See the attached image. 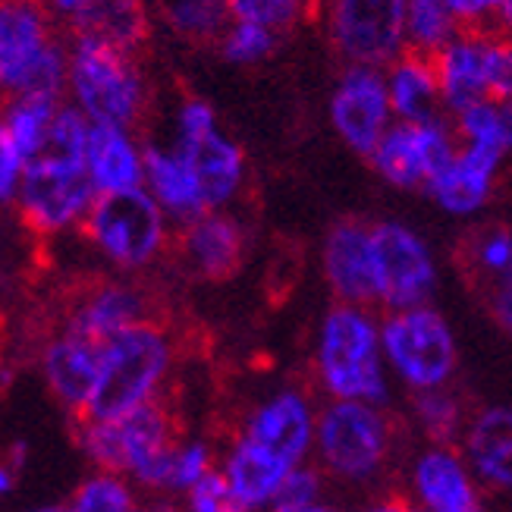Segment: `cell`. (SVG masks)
<instances>
[{
  "label": "cell",
  "mask_w": 512,
  "mask_h": 512,
  "mask_svg": "<svg viewBox=\"0 0 512 512\" xmlns=\"http://www.w3.org/2000/svg\"><path fill=\"white\" fill-rule=\"evenodd\" d=\"M318 406L302 387H277L242 415L233 440L220 456L246 512H267L286 475L315 456Z\"/></svg>",
  "instance_id": "6da1fadb"
},
{
  "label": "cell",
  "mask_w": 512,
  "mask_h": 512,
  "mask_svg": "<svg viewBox=\"0 0 512 512\" xmlns=\"http://www.w3.org/2000/svg\"><path fill=\"white\" fill-rule=\"evenodd\" d=\"M88 123L73 104H63L38 151L26 161L19 214L38 236H57L85 224L98 189L88 176Z\"/></svg>",
  "instance_id": "7a4b0ae2"
},
{
  "label": "cell",
  "mask_w": 512,
  "mask_h": 512,
  "mask_svg": "<svg viewBox=\"0 0 512 512\" xmlns=\"http://www.w3.org/2000/svg\"><path fill=\"white\" fill-rule=\"evenodd\" d=\"M311 371L327 399L384 406L393 390L387 368L381 318L368 305L333 302L315 330Z\"/></svg>",
  "instance_id": "3957f363"
},
{
  "label": "cell",
  "mask_w": 512,
  "mask_h": 512,
  "mask_svg": "<svg viewBox=\"0 0 512 512\" xmlns=\"http://www.w3.org/2000/svg\"><path fill=\"white\" fill-rule=\"evenodd\" d=\"M73 425L79 450L95 469L126 475L151 497H170L173 459L183 437L164 399L123 418H76Z\"/></svg>",
  "instance_id": "277c9868"
},
{
  "label": "cell",
  "mask_w": 512,
  "mask_h": 512,
  "mask_svg": "<svg viewBox=\"0 0 512 512\" xmlns=\"http://www.w3.org/2000/svg\"><path fill=\"white\" fill-rule=\"evenodd\" d=\"M176 365V340L158 321L148 318L117 333L101 346V377L82 418H123L142 406L161 403V393Z\"/></svg>",
  "instance_id": "5b68a950"
},
{
  "label": "cell",
  "mask_w": 512,
  "mask_h": 512,
  "mask_svg": "<svg viewBox=\"0 0 512 512\" xmlns=\"http://www.w3.org/2000/svg\"><path fill=\"white\" fill-rule=\"evenodd\" d=\"M51 16L44 0H0V95H66L70 44Z\"/></svg>",
  "instance_id": "8992f818"
},
{
  "label": "cell",
  "mask_w": 512,
  "mask_h": 512,
  "mask_svg": "<svg viewBox=\"0 0 512 512\" xmlns=\"http://www.w3.org/2000/svg\"><path fill=\"white\" fill-rule=\"evenodd\" d=\"M396 447L393 421L377 403L327 399L318 406L315 465L340 484H371L384 475Z\"/></svg>",
  "instance_id": "52a82bcc"
},
{
  "label": "cell",
  "mask_w": 512,
  "mask_h": 512,
  "mask_svg": "<svg viewBox=\"0 0 512 512\" xmlns=\"http://www.w3.org/2000/svg\"><path fill=\"white\" fill-rule=\"evenodd\" d=\"M66 95L88 123L123 126L132 132L148 110V82L136 57L79 35L70 41Z\"/></svg>",
  "instance_id": "ba28073f"
},
{
  "label": "cell",
  "mask_w": 512,
  "mask_h": 512,
  "mask_svg": "<svg viewBox=\"0 0 512 512\" xmlns=\"http://www.w3.org/2000/svg\"><path fill=\"white\" fill-rule=\"evenodd\" d=\"M381 340L390 377L409 393L443 390L453 384L459 371V343L447 315L431 302L384 311Z\"/></svg>",
  "instance_id": "9c48e42d"
},
{
  "label": "cell",
  "mask_w": 512,
  "mask_h": 512,
  "mask_svg": "<svg viewBox=\"0 0 512 512\" xmlns=\"http://www.w3.org/2000/svg\"><path fill=\"white\" fill-rule=\"evenodd\" d=\"M173 220L154 202L145 186L98 195L85 224V239L117 271L136 274L158 261L170 246Z\"/></svg>",
  "instance_id": "30bf717a"
},
{
  "label": "cell",
  "mask_w": 512,
  "mask_h": 512,
  "mask_svg": "<svg viewBox=\"0 0 512 512\" xmlns=\"http://www.w3.org/2000/svg\"><path fill=\"white\" fill-rule=\"evenodd\" d=\"M318 16L343 66L387 70L409 51L406 0H318Z\"/></svg>",
  "instance_id": "8fae6325"
},
{
  "label": "cell",
  "mask_w": 512,
  "mask_h": 512,
  "mask_svg": "<svg viewBox=\"0 0 512 512\" xmlns=\"http://www.w3.org/2000/svg\"><path fill=\"white\" fill-rule=\"evenodd\" d=\"M374 267H377V308L403 311L428 305L440 283L437 258L428 239L399 220L371 224Z\"/></svg>",
  "instance_id": "7c38bea8"
},
{
  "label": "cell",
  "mask_w": 512,
  "mask_h": 512,
  "mask_svg": "<svg viewBox=\"0 0 512 512\" xmlns=\"http://www.w3.org/2000/svg\"><path fill=\"white\" fill-rule=\"evenodd\" d=\"M459 151V136L450 117L431 123H393L377 142L371 167L381 180L403 192H425L434 176L447 167Z\"/></svg>",
  "instance_id": "4fadbf2b"
},
{
  "label": "cell",
  "mask_w": 512,
  "mask_h": 512,
  "mask_svg": "<svg viewBox=\"0 0 512 512\" xmlns=\"http://www.w3.org/2000/svg\"><path fill=\"white\" fill-rule=\"evenodd\" d=\"M330 126L337 129L343 145L371 158L377 142L387 136V129L396 123L390 88H387V70H374V66H343V73L330 92Z\"/></svg>",
  "instance_id": "5bb4252c"
},
{
  "label": "cell",
  "mask_w": 512,
  "mask_h": 512,
  "mask_svg": "<svg viewBox=\"0 0 512 512\" xmlns=\"http://www.w3.org/2000/svg\"><path fill=\"white\" fill-rule=\"evenodd\" d=\"M481 487L459 447L428 443L409 462V500L421 512H487Z\"/></svg>",
  "instance_id": "9a60e30c"
},
{
  "label": "cell",
  "mask_w": 512,
  "mask_h": 512,
  "mask_svg": "<svg viewBox=\"0 0 512 512\" xmlns=\"http://www.w3.org/2000/svg\"><path fill=\"white\" fill-rule=\"evenodd\" d=\"M321 274L343 305H368L377 308V267H374V242L371 224L365 220H337L321 246Z\"/></svg>",
  "instance_id": "2e32d148"
},
{
  "label": "cell",
  "mask_w": 512,
  "mask_h": 512,
  "mask_svg": "<svg viewBox=\"0 0 512 512\" xmlns=\"http://www.w3.org/2000/svg\"><path fill=\"white\" fill-rule=\"evenodd\" d=\"M41 377L51 396L76 418L88 412L101 377V343L85 340L79 333L57 327L38 352Z\"/></svg>",
  "instance_id": "e0dca14e"
},
{
  "label": "cell",
  "mask_w": 512,
  "mask_h": 512,
  "mask_svg": "<svg viewBox=\"0 0 512 512\" xmlns=\"http://www.w3.org/2000/svg\"><path fill=\"white\" fill-rule=\"evenodd\" d=\"M148 318H151V299L142 286L129 280H101L95 286L82 289L70 302L60 327L104 346L107 340H114L117 333L136 327Z\"/></svg>",
  "instance_id": "ac0fdd59"
},
{
  "label": "cell",
  "mask_w": 512,
  "mask_h": 512,
  "mask_svg": "<svg viewBox=\"0 0 512 512\" xmlns=\"http://www.w3.org/2000/svg\"><path fill=\"white\" fill-rule=\"evenodd\" d=\"M183 267L198 280H230L249 252V233L230 211H208L176 233Z\"/></svg>",
  "instance_id": "d6986e66"
},
{
  "label": "cell",
  "mask_w": 512,
  "mask_h": 512,
  "mask_svg": "<svg viewBox=\"0 0 512 512\" xmlns=\"http://www.w3.org/2000/svg\"><path fill=\"white\" fill-rule=\"evenodd\" d=\"M506 154L491 148H472L462 145L456 158L443 167L434 180L428 183V198L450 217H475L491 205V198L500 183Z\"/></svg>",
  "instance_id": "ffe728a7"
},
{
  "label": "cell",
  "mask_w": 512,
  "mask_h": 512,
  "mask_svg": "<svg viewBox=\"0 0 512 512\" xmlns=\"http://www.w3.org/2000/svg\"><path fill=\"white\" fill-rule=\"evenodd\" d=\"M170 145L195 170L208 211H230V205L246 189V176H249V161L242 145L230 139L220 126L192 139H173Z\"/></svg>",
  "instance_id": "44dd1931"
},
{
  "label": "cell",
  "mask_w": 512,
  "mask_h": 512,
  "mask_svg": "<svg viewBox=\"0 0 512 512\" xmlns=\"http://www.w3.org/2000/svg\"><path fill=\"white\" fill-rule=\"evenodd\" d=\"M459 450L484 487L512 494V406H484L472 412Z\"/></svg>",
  "instance_id": "7402d4cb"
},
{
  "label": "cell",
  "mask_w": 512,
  "mask_h": 512,
  "mask_svg": "<svg viewBox=\"0 0 512 512\" xmlns=\"http://www.w3.org/2000/svg\"><path fill=\"white\" fill-rule=\"evenodd\" d=\"M434 66L443 110L450 117L478 101H491V92H487V29H462L434 57Z\"/></svg>",
  "instance_id": "603a6c76"
},
{
  "label": "cell",
  "mask_w": 512,
  "mask_h": 512,
  "mask_svg": "<svg viewBox=\"0 0 512 512\" xmlns=\"http://www.w3.org/2000/svg\"><path fill=\"white\" fill-rule=\"evenodd\" d=\"M145 189L176 227H186L195 217L208 214L195 170L173 145L145 142Z\"/></svg>",
  "instance_id": "cb8c5ba5"
},
{
  "label": "cell",
  "mask_w": 512,
  "mask_h": 512,
  "mask_svg": "<svg viewBox=\"0 0 512 512\" xmlns=\"http://www.w3.org/2000/svg\"><path fill=\"white\" fill-rule=\"evenodd\" d=\"M85 164L98 195L145 186V142H139L132 129L92 123Z\"/></svg>",
  "instance_id": "d4e9b609"
},
{
  "label": "cell",
  "mask_w": 512,
  "mask_h": 512,
  "mask_svg": "<svg viewBox=\"0 0 512 512\" xmlns=\"http://www.w3.org/2000/svg\"><path fill=\"white\" fill-rule=\"evenodd\" d=\"M73 35L101 41L107 48L136 57L151 35L145 0H92L70 19Z\"/></svg>",
  "instance_id": "484cf974"
},
{
  "label": "cell",
  "mask_w": 512,
  "mask_h": 512,
  "mask_svg": "<svg viewBox=\"0 0 512 512\" xmlns=\"http://www.w3.org/2000/svg\"><path fill=\"white\" fill-rule=\"evenodd\" d=\"M387 88L393 117L399 123H431L437 117H450L443 110L437 66L431 57L406 51L396 63L387 66Z\"/></svg>",
  "instance_id": "4316f807"
},
{
  "label": "cell",
  "mask_w": 512,
  "mask_h": 512,
  "mask_svg": "<svg viewBox=\"0 0 512 512\" xmlns=\"http://www.w3.org/2000/svg\"><path fill=\"white\" fill-rule=\"evenodd\" d=\"M158 7L170 32L192 44H217L233 22L227 0H158Z\"/></svg>",
  "instance_id": "83f0119b"
},
{
  "label": "cell",
  "mask_w": 512,
  "mask_h": 512,
  "mask_svg": "<svg viewBox=\"0 0 512 512\" xmlns=\"http://www.w3.org/2000/svg\"><path fill=\"white\" fill-rule=\"evenodd\" d=\"M465 421L462 399L450 390H428V393H412V425L428 443H443V447H459Z\"/></svg>",
  "instance_id": "f1b7e54d"
},
{
  "label": "cell",
  "mask_w": 512,
  "mask_h": 512,
  "mask_svg": "<svg viewBox=\"0 0 512 512\" xmlns=\"http://www.w3.org/2000/svg\"><path fill=\"white\" fill-rule=\"evenodd\" d=\"M462 32L447 0H406V44L412 54L437 57Z\"/></svg>",
  "instance_id": "f546056e"
},
{
  "label": "cell",
  "mask_w": 512,
  "mask_h": 512,
  "mask_svg": "<svg viewBox=\"0 0 512 512\" xmlns=\"http://www.w3.org/2000/svg\"><path fill=\"white\" fill-rule=\"evenodd\" d=\"M60 107H63V98H48V95H16L7 101L0 117H4L10 136L19 145L26 161L38 151L44 136H48V129L57 120Z\"/></svg>",
  "instance_id": "4dcf8cb0"
},
{
  "label": "cell",
  "mask_w": 512,
  "mask_h": 512,
  "mask_svg": "<svg viewBox=\"0 0 512 512\" xmlns=\"http://www.w3.org/2000/svg\"><path fill=\"white\" fill-rule=\"evenodd\" d=\"M139 500V487L126 475L95 469L76 487L73 500L66 506L70 512H132Z\"/></svg>",
  "instance_id": "1f68e13d"
},
{
  "label": "cell",
  "mask_w": 512,
  "mask_h": 512,
  "mask_svg": "<svg viewBox=\"0 0 512 512\" xmlns=\"http://www.w3.org/2000/svg\"><path fill=\"white\" fill-rule=\"evenodd\" d=\"M233 22H252V26L271 29L277 35L293 32L308 16H318L305 0H227Z\"/></svg>",
  "instance_id": "d6a6232c"
},
{
  "label": "cell",
  "mask_w": 512,
  "mask_h": 512,
  "mask_svg": "<svg viewBox=\"0 0 512 512\" xmlns=\"http://www.w3.org/2000/svg\"><path fill=\"white\" fill-rule=\"evenodd\" d=\"M465 261H469V267L481 280H500L512 271V230L503 224L481 227L478 233H472L469 246H465Z\"/></svg>",
  "instance_id": "836d02e7"
},
{
  "label": "cell",
  "mask_w": 512,
  "mask_h": 512,
  "mask_svg": "<svg viewBox=\"0 0 512 512\" xmlns=\"http://www.w3.org/2000/svg\"><path fill=\"white\" fill-rule=\"evenodd\" d=\"M456 126V136L462 145L472 148H491L500 154H509L506 148V129H503V107L497 101H478L465 107L462 114L450 117Z\"/></svg>",
  "instance_id": "e575fe53"
},
{
  "label": "cell",
  "mask_w": 512,
  "mask_h": 512,
  "mask_svg": "<svg viewBox=\"0 0 512 512\" xmlns=\"http://www.w3.org/2000/svg\"><path fill=\"white\" fill-rule=\"evenodd\" d=\"M280 35L271 29L252 26V22H230L224 38L217 41V51L233 66H258L267 57H274Z\"/></svg>",
  "instance_id": "d590c367"
},
{
  "label": "cell",
  "mask_w": 512,
  "mask_h": 512,
  "mask_svg": "<svg viewBox=\"0 0 512 512\" xmlns=\"http://www.w3.org/2000/svg\"><path fill=\"white\" fill-rule=\"evenodd\" d=\"M214 469H220V459L214 447L205 437H183L180 447H176L173 459V478H170V497L173 494H186L189 487H195L202 478H208Z\"/></svg>",
  "instance_id": "8d00e7d4"
},
{
  "label": "cell",
  "mask_w": 512,
  "mask_h": 512,
  "mask_svg": "<svg viewBox=\"0 0 512 512\" xmlns=\"http://www.w3.org/2000/svg\"><path fill=\"white\" fill-rule=\"evenodd\" d=\"M324 481H327V475L315 462L299 465V469L286 475V481L280 484V491L271 500V509L267 512H305L311 506L324 503Z\"/></svg>",
  "instance_id": "74e56055"
},
{
  "label": "cell",
  "mask_w": 512,
  "mask_h": 512,
  "mask_svg": "<svg viewBox=\"0 0 512 512\" xmlns=\"http://www.w3.org/2000/svg\"><path fill=\"white\" fill-rule=\"evenodd\" d=\"M183 512H246L233 494L224 472L214 469L208 478H202L195 487L183 494Z\"/></svg>",
  "instance_id": "f35d334b"
},
{
  "label": "cell",
  "mask_w": 512,
  "mask_h": 512,
  "mask_svg": "<svg viewBox=\"0 0 512 512\" xmlns=\"http://www.w3.org/2000/svg\"><path fill=\"white\" fill-rule=\"evenodd\" d=\"M487 92L491 101H512V38L487 29Z\"/></svg>",
  "instance_id": "ab89813d"
},
{
  "label": "cell",
  "mask_w": 512,
  "mask_h": 512,
  "mask_svg": "<svg viewBox=\"0 0 512 512\" xmlns=\"http://www.w3.org/2000/svg\"><path fill=\"white\" fill-rule=\"evenodd\" d=\"M22 176H26V158H22L4 117H0V205L16 202L22 189Z\"/></svg>",
  "instance_id": "60d3db41"
},
{
  "label": "cell",
  "mask_w": 512,
  "mask_h": 512,
  "mask_svg": "<svg viewBox=\"0 0 512 512\" xmlns=\"http://www.w3.org/2000/svg\"><path fill=\"white\" fill-rule=\"evenodd\" d=\"M462 29H494L506 0H447Z\"/></svg>",
  "instance_id": "b9f144b4"
},
{
  "label": "cell",
  "mask_w": 512,
  "mask_h": 512,
  "mask_svg": "<svg viewBox=\"0 0 512 512\" xmlns=\"http://www.w3.org/2000/svg\"><path fill=\"white\" fill-rule=\"evenodd\" d=\"M487 308H491V318L497 321V327L506 337H512V271L494 283H487Z\"/></svg>",
  "instance_id": "7bdbcfd3"
},
{
  "label": "cell",
  "mask_w": 512,
  "mask_h": 512,
  "mask_svg": "<svg viewBox=\"0 0 512 512\" xmlns=\"http://www.w3.org/2000/svg\"><path fill=\"white\" fill-rule=\"evenodd\" d=\"M355 512H421L409 497H374Z\"/></svg>",
  "instance_id": "ee69618b"
},
{
  "label": "cell",
  "mask_w": 512,
  "mask_h": 512,
  "mask_svg": "<svg viewBox=\"0 0 512 512\" xmlns=\"http://www.w3.org/2000/svg\"><path fill=\"white\" fill-rule=\"evenodd\" d=\"M44 4H48V10H51V13L73 19L76 13H82L88 4H92V0H44Z\"/></svg>",
  "instance_id": "f6af8a7d"
},
{
  "label": "cell",
  "mask_w": 512,
  "mask_h": 512,
  "mask_svg": "<svg viewBox=\"0 0 512 512\" xmlns=\"http://www.w3.org/2000/svg\"><path fill=\"white\" fill-rule=\"evenodd\" d=\"M132 512H183L180 506H176L170 497H145L136 503V509Z\"/></svg>",
  "instance_id": "bcb514c9"
},
{
  "label": "cell",
  "mask_w": 512,
  "mask_h": 512,
  "mask_svg": "<svg viewBox=\"0 0 512 512\" xmlns=\"http://www.w3.org/2000/svg\"><path fill=\"white\" fill-rule=\"evenodd\" d=\"M13 481H16V472L7 459H0V500H7L10 491H13Z\"/></svg>",
  "instance_id": "7dc6e473"
},
{
  "label": "cell",
  "mask_w": 512,
  "mask_h": 512,
  "mask_svg": "<svg viewBox=\"0 0 512 512\" xmlns=\"http://www.w3.org/2000/svg\"><path fill=\"white\" fill-rule=\"evenodd\" d=\"M494 29L512 38V0H506V4L500 7V13H497V22H494Z\"/></svg>",
  "instance_id": "c3c4849f"
},
{
  "label": "cell",
  "mask_w": 512,
  "mask_h": 512,
  "mask_svg": "<svg viewBox=\"0 0 512 512\" xmlns=\"http://www.w3.org/2000/svg\"><path fill=\"white\" fill-rule=\"evenodd\" d=\"M503 107V129H506V148H509V154H512V101H506V104H500Z\"/></svg>",
  "instance_id": "681fc988"
},
{
  "label": "cell",
  "mask_w": 512,
  "mask_h": 512,
  "mask_svg": "<svg viewBox=\"0 0 512 512\" xmlns=\"http://www.w3.org/2000/svg\"><path fill=\"white\" fill-rule=\"evenodd\" d=\"M305 512H343V509H340V506H333V503H327V500H324V503H318V506H311V509H305Z\"/></svg>",
  "instance_id": "f907efd6"
},
{
  "label": "cell",
  "mask_w": 512,
  "mask_h": 512,
  "mask_svg": "<svg viewBox=\"0 0 512 512\" xmlns=\"http://www.w3.org/2000/svg\"><path fill=\"white\" fill-rule=\"evenodd\" d=\"M32 512H70V506H38Z\"/></svg>",
  "instance_id": "816d5d0a"
},
{
  "label": "cell",
  "mask_w": 512,
  "mask_h": 512,
  "mask_svg": "<svg viewBox=\"0 0 512 512\" xmlns=\"http://www.w3.org/2000/svg\"><path fill=\"white\" fill-rule=\"evenodd\" d=\"M305 4H308V7H315V13H318V0H305Z\"/></svg>",
  "instance_id": "f5cc1de1"
}]
</instances>
